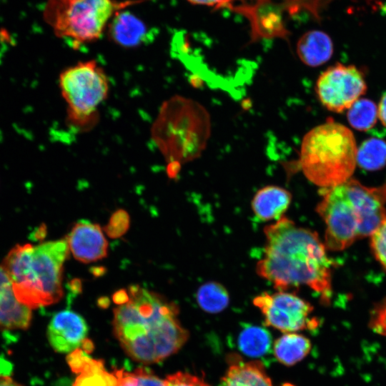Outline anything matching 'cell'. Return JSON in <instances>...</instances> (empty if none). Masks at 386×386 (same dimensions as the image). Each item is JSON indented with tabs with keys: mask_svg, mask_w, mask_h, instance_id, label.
<instances>
[{
	"mask_svg": "<svg viewBox=\"0 0 386 386\" xmlns=\"http://www.w3.org/2000/svg\"><path fill=\"white\" fill-rule=\"evenodd\" d=\"M265 245L257 274L279 291L307 286L330 302L332 261L318 234L282 217L264 229Z\"/></svg>",
	"mask_w": 386,
	"mask_h": 386,
	"instance_id": "cell-1",
	"label": "cell"
},
{
	"mask_svg": "<svg viewBox=\"0 0 386 386\" xmlns=\"http://www.w3.org/2000/svg\"><path fill=\"white\" fill-rule=\"evenodd\" d=\"M129 300L114 310V333L134 360L155 363L177 352L189 333L180 324L178 307L163 296L137 284L128 290Z\"/></svg>",
	"mask_w": 386,
	"mask_h": 386,
	"instance_id": "cell-2",
	"label": "cell"
},
{
	"mask_svg": "<svg viewBox=\"0 0 386 386\" xmlns=\"http://www.w3.org/2000/svg\"><path fill=\"white\" fill-rule=\"evenodd\" d=\"M68 254L66 239L13 247L1 267L18 301L31 309L57 302L63 295V265Z\"/></svg>",
	"mask_w": 386,
	"mask_h": 386,
	"instance_id": "cell-3",
	"label": "cell"
},
{
	"mask_svg": "<svg viewBox=\"0 0 386 386\" xmlns=\"http://www.w3.org/2000/svg\"><path fill=\"white\" fill-rule=\"evenodd\" d=\"M357 149L352 131L329 118L304 136L300 168L314 184L321 188L335 187L351 179L357 165Z\"/></svg>",
	"mask_w": 386,
	"mask_h": 386,
	"instance_id": "cell-4",
	"label": "cell"
},
{
	"mask_svg": "<svg viewBox=\"0 0 386 386\" xmlns=\"http://www.w3.org/2000/svg\"><path fill=\"white\" fill-rule=\"evenodd\" d=\"M211 117L207 109L197 101L176 96L162 109L157 119V142L173 166L169 174L177 173L175 166L199 157L211 135Z\"/></svg>",
	"mask_w": 386,
	"mask_h": 386,
	"instance_id": "cell-5",
	"label": "cell"
},
{
	"mask_svg": "<svg viewBox=\"0 0 386 386\" xmlns=\"http://www.w3.org/2000/svg\"><path fill=\"white\" fill-rule=\"evenodd\" d=\"M144 0H49L47 19L55 34L73 48L102 36L119 11Z\"/></svg>",
	"mask_w": 386,
	"mask_h": 386,
	"instance_id": "cell-6",
	"label": "cell"
},
{
	"mask_svg": "<svg viewBox=\"0 0 386 386\" xmlns=\"http://www.w3.org/2000/svg\"><path fill=\"white\" fill-rule=\"evenodd\" d=\"M59 83L71 125L83 129L92 126L99 107L109 94L104 69L94 60L80 61L62 71Z\"/></svg>",
	"mask_w": 386,
	"mask_h": 386,
	"instance_id": "cell-7",
	"label": "cell"
},
{
	"mask_svg": "<svg viewBox=\"0 0 386 386\" xmlns=\"http://www.w3.org/2000/svg\"><path fill=\"white\" fill-rule=\"evenodd\" d=\"M316 210L326 225L324 244L327 249L342 251L359 238V218L345 183L322 188Z\"/></svg>",
	"mask_w": 386,
	"mask_h": 386,
	"instance_id": "cell-8",
	"label": "cell"
},
{
	"mask_svg": "<svg viewBox=\"0 0 386 386\" xmlns=\"http://www.w3.org/2000/svg\"><path fill=\"white\" fill-rule=\"evenodd\" d=\"M224 8L244 16L250 26L249 43L262 39H281L288 41L290 32L285 20L303 8L306 0H233Z\"/></svg>",
	"mask_w": 386,
	"mask_h": 386,
	"instance_id": "cell-9",
	"label": "cell"
},
{
	"mask_svg": "<svg viewBox=\"0 0 386 386\" xmlns=\"http://www.w3.org/2000/svg\"><path fill=\"white\" fill-rule=\"evenodd\" d=\"M253 304L261 311L266 325L283 332L312 329L318 325L311 318L312 306L295 293L279 290L264 292L254 298Z\"/></svg>",
	"mask_w": 386,
	"mask_h": 386,
	"instance_id": "cell-10",
	"label": "cell"
},
{
	"mask_svg": "<svg viewBox=\"0 0 386 386\" xmlns=\"http://www.w3.org/2000/svg\"><path fill=\"white\" fill-rule=\"evenodd\" d=\"M367 90L364 76L354 65L337 63L318 76L315 91L328 110L342 113L349 109Z\"/></svg>",
	"mask_w": 386,
	"mask_h": 386,
	"instance_id": "cell-11",
	"label": "cell"
},
{
	"mask_svg": "<svg viewBox=\"0 0 386 386\" xmlns=\"http://www.w3.org/2000/svg\"><path fill=\"white\" fill-rule=\"evenodd\" d=\"M345 184L359 218V238L370 236L386 219L384 203L374 187H366L352 178Z\"/></svg>",
	"mask_w": 386,
	"mask_h": 386,
	"instance_id": "cell-12",
	"label": "cell"
},
{
	"mask_svg": "<svg viewBox=\"0 0 386 386\" xmlns=\"http://www.w3.org/2000/svg\"><path fill=\"white\" fill-rule=\"evenodd\" d=\"M88 332L84 319L78 313L64 310L56 313L48 326V339L58 352H74L84 345Z\"/></svg>",
	"mask_w": 386,
	"mask_h": 386,
	"instance_id": "cell-13",
	"label": "cell"
},
{
	"mask_svg": "<svg viewBox=\"0 0 386 386\" xmlns=\"http://www.w3.org/2000/svg\"><path fill=\"white\" fill-rule=\"evenodd\" d=\"M66 240L74 258L90 263L105 257L108 243L100 226L81 219L74 224Z\"/></svg>",
	"mask_w": 386,
	"mask_h": 386,
	"instance_id": "cell-14",
	"label": "cell"
},
{
	"mask_svg": "<svg viewBox=\"0 0 386 386\" xmlns=\"http://www.w3.org/2000/svg\"><path fill=\"white\" fill-rule=\"evenodd\" d=\"M107 29L110 39L124 48H135L151 43L157 32L156 29L149 26L125 9L112 17Z\"/></svg>",
	"mask_w": 386,
	"mask_h": 386,
	"instance_id": "cell-15",
	"label": "cell"
},
{
	"mask_svg": "<svg viewBox=\"0 0 386 386\" xmlns=\"http://www.w3.org/2000/svg\"><path fill=\"white\" fill-rule=\"evenodd\" d=\"M31 321V309L18 301L11 282L0 267V328L26 329Z\"/></svg>",
	"mask_w": 386,
	"mask_h": 386,
	"instance_id": "cell-16",
	"label": "cell"
},
{
	"mask_svg": "<svg viewBox=\"0 0 386 386\" xmlns=\"http://www.w3.org/2000/svg\"><path fill=\"white\" fill-rule=\"evenodd\" d=\"M292 194L286 189L268 185L259 189L252 201L255 216L262 221L279 219L289 207Z\"/></svg>",
	"mask_w": 386,
	"mask_h": 386,
	"instance_id": "cell-17",
	"label": "cell"
},
{
	"mask_svg": "<svg viewBox=\"0 0 386 386\" xmlns=\"http://www.w3.org/2000/svg\"><path fill=\"white\" fill-rule=\"evenodd\" d=\"M68 357L72 370L79 373L74 386H117L114 372H107L100 361L88 357L83 350H76Z\"/></svg>",
	"mask_w": 386,
	"mask_h": 386,
	"instance_id": "cell-18",
	"label": "cell"
},
{
	"mask_svg": "<svg viewBox=\"0 0 386 386\" xmlns=\"http://www.w3.org/2000/svg\"><path fill=\"white\" fill-rule=\"evenodd\" d=\"M300 61L315 67L326 63L332 56L333 43L327 34L319 30L309 31L298 39L296 47Z\"/></svg>",
	"mask_w": 386,
	"mask_h": 386,
	"instance_id": "cell-19",
	"label": "cell"
},
{
	"mask_svg": "<svg viewBox=\"0 0 386 386\" xmlns=\"http://www.w3.org/2000/svg\"><path fill=\"white\" fill-rule=\"evenodd\" d=\"M222 386H272L264 365L260 361L232 360L229 364Z\"/></svg>",
	"mask_w": 386,
	"mask_h": 386,
	"instance_id": "cell-20",
	"label": "cell"
},
{
	"mask_svg": "<svg viewBox=\"0 0 386 386\" xmlns=\"http://www.w3.org/2000/svg\"><path fill=\"white\" fill-rule=\"evenodd\" d=\"M310 340L300 334L289 332L279 337L274 344V354L277 360L292 365L305 358L311 350Z\"/></svg>",
	"mask_w": 386,
	"mask_h": 386,
	"instance_id": "cell-21",
	"label": "cell"
},
{
	"mask_svg": "<svg viewBox=\"0 0 386 386\" xmlns=\"http://www.w3.org/2000/svg\"><path fill=\"white\" fill-rule=\"evenodd\" d=\"M271 336L264 328L248 326L238 337V345L245 355L257 357L264 355L271 346Z\"/></svg>",
	"mask_w": 386,
	"mask_h": 386,
	"instance_id": "cell-22",
	"label": "cell"
},
{
	"mask_svg": "<svg viewBox=\"0 0 386 386\" xmlns=\"http://www.w3.org/2000/svg\"><path fill=\"white\" fill-rule=\"evenodd\" d=\"M357 164L369 171L382 169L386 164V142L375 137L364 141L357 149Z\"/></svg>",
	"mask_w": 386,
	"mask_h": 386,
	"instance_id": "cell-23",
	"label": "cell"
},
{
	"mask_svg": "<svg viewBox=\"0 0 386 386\" xmlns=\"http://www.w3.org/2000/svg\"><path fill=\"white\" fill-rule=\"evenodd\" d=\"M197 301L204 311L217 313L222 312L227 307L229 296L222 284L216 282H208L198 289Z\"/></svg>",
	"mask_w": 386,
	"mask_h": 386,
	"instance_id": "cell-24",
	"label": "cell"
},
{
	"mask_svg": "<svg viewBox=\"0 0 386 386\" xmlns=\"http://www.w3.org/2000/svg\"><path fill=\"white\" fill-rule=\"evenodd\" d=\"M347 120L351 127L360 131H368L378 118L376 104L368 99H360L348 109Z\"/></svg>",
	"mask_w": 386,
	"mask_h": 386,
	"instance_id": "cell-25",
	"label": "cell"
},
{
	"mask_svg": "<svg viewBox=\"0 0 386 386\" xmlns=\"http://www.w3.org/2000/svg\"><path fill=\"white\" fill-rule=\"evenodd\" d=\"M117 386H166L162 380L144 368H137L133 372L116 370Z\"/></svg>",
	"mask_w": 386,
	"mask_h": 386,
	"instance_id": "cell-26",
	"label": "cell"
},
{
	"mask_svg": "<svg viewBox=\"0 0 386 386\" xmlns=\"http://www.w3.org/2000/svg\"><path fill=\"white\" fill-rule=\"evenodd\" d=\"M370 247L375 259L386 270V219L370 235Z\"/></svg>",
	"mask_w": 386,
	"mask_h": 386,
	"instance_id": "cell-27",
	"label": "cell"
},
{
	"mask_svg": "<svg viewBox=\"0 0 386 386\" xmlns=\"http://www.w3.org/2000/svg\"><path fill=\"white\" fill-rule=\"evenodd\" d=\"M129 222V214L125 210L120 209L112 214L104 229L109 237L119 238L127 232Z\"/></svg>",
	"mask_w": 386,
	"mask_h": 386,
	"instance_id": "cell-28",
	"label": "cell"
},
{
	"mask_svg": "<svg viewBox=\"0 0 386 386\" xmlns=\"http://www.w3.org/2000/svg\"><path fill=\"white\" fill-rule=\"evenodd\" d=\"M165 381L166 386H210L199 377L182 372L167 376Z\"/></svg>",
	"mask_w": 386,
	"mask_h": 386,
	"instance_id": "cell-29",
	"label": "cell"
},
{
	"mask_svg": "<svg viewBox=\"0 0 386 386\" xmlns=\"http://www.w3.org/2000/svg\"><path fill=\"white\" fill-rule=\"evenodd\" d=\"M369 325L375 332L386 336V299L374 308Z\"/></svg>",
	"mask_w": 386,
	"mask_h": 386,
	"instance_id": "cell-30",
	"label": "cell"
},
{
	"mask_svg": "<svg viewBox=\"0 0 386 386\" xmlns=\"http://www.w3.org/2000/svg\"><path fill=\"white\" fill-rule=\"evenodd\" d=\"M10 370L9 363L0 358V386H21L9 376Z\"/></svg>",
	"mask_w": 386,
	"mask_h": 386,
	"instance_id": "cell-31",
	"label": "cell"
},
{
	"mask_svg": "<svg viewBox=\"0 0 386 386\" xmlns=\"http://www.w3.org/2000/svg\"><path fill=\"white\" fill-rule=\"evenodd\" d=\"M196 5L214 6L215 9L224 8L231 0H187Z\"/></svg>",
	"mask_w": 386,
	"mask_h": 386,
	"instance_id": "cell-32",
	"label": "cell"
},
{
	"mask_svg": "<svg viewBox=\"0 0 386 386\" xmlns=\"http://www.w3.org/2000/svg\"><path fill=\"white\" fill-rule=\"evenodd\" d=\"M378 118L382 125L386 127V92L382 95L377 107Z\"/></svg>",
	"mask_w": 386,
	"mask_h": 386,
	"instance_id": "cell-33",
	"label": "cell"
},
{
	"mask_svg": "<svg viewBox=\"0 0 386 386\" xmlns=\"http://www.w3.org/2000/svg\"><path fill=\"white\" fill-rule=\"evenodd\" d=\"M129 297L128 292L125 290H120L117 291L112 297L113 301L117 305L125 303L129 300Z\"/></svg>",
	"mask_w": 386,
	"mask_h": 386,
	"instance_id": "cell-34",
	"label": "cell"
},
{
	"mask_svg": "<svg viewBox=\"0 0 386 386\" xmlns=\"http://www.w3.org/2000/svg\"><path fill=\"white\" fill-rule=\"evenodd\" d=\"M374 191L377 197L385 204L386 202V181L382 186L374 187Z\"/></svg>",
	"mask_w": 386,
	"mask_h": 386,
	"instance_id": "cell-35",
	"label": "cell"
}]
</instances>
